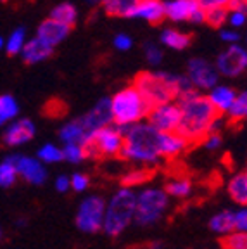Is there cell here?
<instances>
[{
  "label": "cell",
  "mask_w": 247,
  "mask_h": 249,
  "mask_svg": "<svg viewBox=\"0 0 247 249\" xmlns=\"http://www.w3.org/2000/svg\"><path fill=\"white\" fill-rule=\"evenodd\" d=\"M180 106V121L176 132L182 133L189 144H201V140L211 132L212 121L220 116L209 99L199 90L192 89L176 99Z\"/></svg>",
  "instance_id": "cell-1"
},
{
  "label": "cell",
  "mask_w": 247,
  "mask_h": 249,
  "mask_svg": "<svg viewBox=\"0 0 247 249\" xmlns=\"http://www.w3.org/2000/svg\"><path fill=\"white\" fill-rule=\"evenodd\" d=\"M159 135L161 132H158L145 120L131 124L123 133L120 158L140 166H158L162 161L159 154Z\"/></svg>",
  "instance_id": "cell-2"
},
{
  "label": "cell",
  "mask_w": 247,
  "mask_h": 249,
  "mask_svg": "<svg viewBox=\"0 0 247 249\" xmlns=\"http://www.w3.org/2000/svg\"><path fill=\"white\" fill-rule=\"evenodd\" d=\"M131 85L142 93L149 106L176 101L182 93L194 89L187 74L170 71H140Z\"/></svg>",
  "instance_id": "cell-3"
},
{
  "label": "cell",
  "mask_w": 247,
  "mask_h": 249,
  "mask_svg": "<svg viewBox=\"0 0 247 249\" xmlns=\"http://www.w3.org/2000/svg\"><path fill=\"white\" fill-rule=\"evenodd\" d=\"M135 216V189L121 185L109 201H106L102 232L109 237H120L133 223Z\"/></svg>",
  "instance_id": "cell-4"
},
{
  "label": "cell",
  "mask_w": 247,
  "mask_h": 249,
  "mask_svg": "<svg viewBox=\"0 0 247 249\" xmlns=\"http://www.w3.org/2000/svg\"><path fill=\"white\" fill-rule=\"evenodd\" d=\"M109 107H111L112 123L126 130L131 124L145 120L151 106L135 87L128 85L109 97Z\"/></svg>",
  "instance_id": "cell-5"
},
{
  "label": "cell",
  "mask_w": 247,
  "mask_h": 249,
  "mask_svg": "<svg viewBox=\"0 0 247 249\" xmlns=\"http://www.w3.org/2000/svg\"><path fill=\"white\" fill-rule=\"evenodd\" d=\"M170 196L162 187H142L135 191V216L133 223L140 227H151L166 214L170 208Z\"/></svg>",
  "instance_id": "cell-6"
},
{
  "label": "cell",
  "mask_w": 247,
  "mask_h": 249,
  "mask_svg": "<svg viewBox=\"0 0 247 249\" xmlns=\"http://www.w3.org/2000/svg\"><path fill=\"white\" fill-rule=\"evenodd\" d=\"M124 130L114 123H109L99 130L88 133L81 145L85 149L87 160H102V158H120L123 145Z\"/></svg>",
  "instance_id": "cell-7"
},
{
  "label": "cell",
  "mask_w": 247,
  "mask_h": 249,
  "mask_svg": "<svg viewBox=\"0 0 247 249\" xmlns=\"http://www.w3.org/2000/svg\"><path fill=\"white\" fill-rule=\"evenodd\" d=\"M104 210H106V199L99 194L87 196L80 202L76 210V222L78 230L83 233H97L102 230V222H104Z\"/></svg>",
  "instance_id": "cell-8"
},
{
  "label": "cell",
  "mask_w": 247,
  "mask_h": 249,
  "mask_svg": "<svg viewBox=\"0 0 247 249\" xmlns=\"http://www.w3.org/2000/svg\"><path fill=\"white\" fill-rule=\"evenodd\" d=\"M164 18L173 23H204V9L197 0H162Z\"/></svg>",
  "instance_id": "cell-9"
},
{
  "label": "cell",
  "mask_w": 247,
  "mask_h": 249,
  "mask_svg": "<svg viewBox=\"0 0 247 249\" xmlns=\"http://www.w3.org/2000/svg\"><path fill=\"white\" fill-rule=\"evenodd\" d=\"M218 74L225 78H237L247 68V51L239 43H230L214 61Z\"/></svg>",
  "instance_id": "cell-10"
},
{
  "label": "cell",
  "mask_w": 247,
  "mask_h": 249,
  "mask_svg": "<svg viewBox=\"0 0 247 249\" xmlns=\"http://www.w3.org/2000/svg\"><path fill=\"white\" fill-rule=\"evenodd\" d=\"M145 121L158 132H175L180 121V106L176 101L151 106Z\"/></svg>",
  "instance_id": "cell-11"
},
{
  "label": "cell",
  "mask_w": 247,
  "mask_h": 249,
  "mask_svg": "<svg viewBox=\"0 0 247 249\" xmlns=\"http://www.w3.org/2000/svg\"><path fill=\"white\" fill-rule=\"evenodd\" d=\"M187 78L195 90H209L220 80L214 64L202 57H192L187 62Z\"/></svg>",
  "instance_id": "cell-12"
},
{
  "label": "cell",
  "mask_w": 247,
  "mask_h": 249,
  "mask_svg": "<svg viewBox=\"0 0 247 249\" xmlns=\"http://www.w3.org/2000/svg\"><path fill=\"white\" fill-rule=\"evenodd\" d=\"M36 135V126L30 118H16L4 126L2 142L7 147H19L28 144Z\"/></svg>",
  "instance_id": "cell-13"
},
{
  "label": "cell",
  "mask_w": 247,
  "mask_h": 249,
  "mask_svg": "<svg viewBox=\"0 0 247 249\" xmlns=\"http://www.w3.org/2000/svg\"><path fill=\"white\" fill-rule=\"evenodd\" d=\"M11 156L19 178H23L24 182L31 183V185H42V183L47 182V168L36 156L35 158L24 154H11Z\"/></svg>",
  "instance_id": "cell-14"
},
{
  "label": "cell",
  "mask_w": 247,
  "mask_h": 249,
  "mask_svg": "<svg viewBox=\"0 0 247 249\" xmlns=\"http://www.w3.org/2000/svg\"><path fill=\"white\" fill-rule=\"evenodd\" d=\"M189 147V140L182 133H178L176 130L175 132H161V135H159V154H161L162 161L176 160Z\"/></svg>",
  "instance_id": "cell-15"
},
{
  "label": "cell",
  "mask_w": 247,
  "mask_h": 249,
  "mask_svg": "<svg viewBox=\"0 0 247 249\" xmlns=\"http://www.w3.org/2000/svg\"><path fill=\"white\" fill-rule=\"evenodd\" d=\"M81 124L85 126L87 133H92L93 130H99L106 124L112 123L111 107H109V97H104L97 102L92 109H88L83 116H80Z\"/></svg>",
  "instance_id": "cell-16"
},
{
  "label": "cell",
  "mask_w": 247,
  "mask_h": 249,
  "mask_svg": "<svg viewBox=\"0 0 247 249\" xmlns=\"http://www.w3.org/2000/svg\"><path fill=\"white\" fill-rule=\"evenodd\" d=\"M130 19H142L147 21L149 24H161L164 18V5L162 0H139L135 7L131 9Z\"/></svg>",
  "instance_id": "cell-17"
},
{
  "label": "cell",
  "mask_w": 247,
  "mask_h": 249,
  "mask_svg": "<svg viewBox=\"0 0 247 249\" xmlns=\"http://www.w3.org/2000/svg\"><path fill=\"white\" fill-rule=\"evenodd\" d=\"M55 47L49 45L47 42H43L42 38L38 36H33V38L26 40L21 49L19 55L26 64H40V62L47 61V59L51 57L54 54Z\"/></svg>",
  "instance_id": "cell-18"
},
{
  "label": "cell",
  "mask_w": 247,
  "mask_h": 249,
  "mask_svg": "<svg viewBox=\"0 0 247 249\" xmlns=\"http://www.w3.org/2000/svg\"><path fill=\"white\" fill-rule=\"evenodd\" d=\"M71 30H73V28L66 26V24L59 23V21L52 19V18H47V19H43L42 23L38 24V28H36V36L42 38L43 42H47L49 45L57 47L59 43H62L70 36Z\"/></svg>",
  "instance_id": "cell-19"
},
{
  "label": "cell",
  "mask_w": 247,
  "mask_h": 249,
  "mask_svg": "<svg viewBox=\"0 0 247 249\" xmlns=\"http://www.w3.org/2000/svg\"><path fill=\"white\" fill-rule=\"evenodd\" d=\"M237 95V90L232 89V87L228 85H220L216 83L214 87L208 90V95L206 97L209 99V102L212 104V107L216 109L220 114H225L227 113V109L230 107V104L233 102Z\"/></svg>",
  "instance_id": "cell-20"
},
{
  "label": "cell",
  "mask_w": 247,
  "mask_h": 249,
  "mask_svg": "<svg viewBox=\"0 0 247 249\" xmlns=\"http://www.w3.org/2000/svg\"><path fill=\"white\" fill-rule=\"evenodd\" d=\"M159 43L171 51H185L192 43V35L178 28H164L159 35Z\"/></svg>",
  "instance_id": "cell-21"
},
{
  "label": "cell",
  "mask_w": 247,
  "mask_h": 249,
  "mask_svg": "<svg viewBox=\"0 0 247 249\" xmlns=\"http://www.w3.org/2000/svg\"><path fill=\"white\" fill-rule=\"evenodd\" d=\"M227 192L232 197L233 202H237L239 206H246L247 204V173L246 171H239L235 175L228 178L227 183Z\"/></svg>",
  "instance_id": "cell-22"
},
{
  "label": "cell",
  "mask_w": 247,
  "mask_h": 249,
  "mask_svg": "<svg viewBox=\"0 0 247 249\" xmlns=\"http://www.w3.org/2000/svg\"><path fill=\"white\" fill-rule=\"evenodd\" d=\"M87 137H88V133H87L85 126L81 124L80 118H74V120L64 123L59 130V139H61L62 144H70V142L81 144Z\"/></svg>",
  "instance_id": "cell-23"
},
{
  "label": "cell",
  "mask_w": 247,
  "mask_h": 249,
  "mask_svg": "<svg viewBox=\"0 0 247 249\" xmlns=\"http://www.w3.org/2000/svg\"><path fill=\"white\" fill-rule=\"evenodd\" d=\"M162 189L173 199H187L192 194L194 185L192 180L187 178V177H173V178L166 180V185L162 187Z\"/></svg>",
  "instance_id": "cell-24"
},
{
  "label": "cell",
  "mask_w": 247,
  "mask_h": 249,
  "mask_svg": "<svg viewBox=\"0 0 247 249\" xmlns=\"http://www.w3.org/2000/svg\"><path fill=\"white\" fill-rule=\"evenodd\" d=\"M225 121H230L232 124H239L246 120L247 116V92L242 90V92H237L235 99L230 104V107L227 109V113L223 114Z\"/></svg>",
  "instance_id": "cell-25"
},
{
  "label": "cell",
  "mask_w": 247,
  "mask_h": 249,
  "mask_svg": "<svg viewBox=\"0 0 247 249\" xmlns=\"http://www.w3.org/2000/svg\"><path fill=\"white\" fill-rule=\"evenodd\" d=\"M209 230L214 232L216 235L223 237L227 233H230L233 229V211L232 210H223V211H218L216 214H212L209 218Z\"/></svg>",
  "instance_id": "cell-26"
},
{
  "label": "cell",
  "mask_w": 247,
  "mask_h": 249,
  "mask_svg": "<svg viewBox=\"0 0 247 249\" xmlns=\"http://www.w3.org/2000/svg\"><path fill=\"white\" fill-rule=\"evenodd\" d=\"M78 16L80 14H78L76 5L71 4V2H61V4H57L55 7H52L49 18H52V19L66 24V26L73 28L74 24L78 23Z\"/></svg>",
  "instance_id": "cell-27"
},
{
  "label": "cell",
  "mask_w": 247,
  "mask_h": 249,
  "mask_svg": "<svg viewBox=\"0 0 247 249\" xmlns=\"http://www.w3.org/2000/svg\"><path fill=\"white\" fill-rule=\"evenodd\" d=\"M152 178V168L140 166V168H131V170L124 171L121 177V185L130 187V189H137V187L145 185L149 180Z\"/></svg>",
  "instance_id": "cell-28"
},
{
  "label": "cell",
  "mask_w": 247,
  "mask_h": 249,
  "mask_svg": "<svg viewBox=\"0 0 247 249\" xmlns=\"http://www.w3.org/2000/svg\"><path fill=\"white\" fill-rule=\"evenodd\" d=\"M139 0H101V7L111 18H128Z\"/></svg>",
  "instance_id": "cell-29"
},
{
  "label": "cell",
  "mask_w": 247,
  "mask_h": 249,
  "mask_svg": "<svg viewBox=\"0 0 247 249\" xmlns=\"http://www.w3.org/2000/svg\"><path fill=\"white\" fill-rule=\"evenodd\" d=\"M18 116H19V102L11 93H2L0 95V128H4L5 124Z\"/></svg>",
  "instance_id": "cell-30"
},
{
  "label": "cell",
  "mask_w": 247,
  "mask_h": 249,
  "mask_svg": "<svg viewBox=\"0 0 247 249\" xmlns=\"http://www.w3.org/2000/svg\"><path fill=\"white\" fill-rule=\"evenodd\" d=\"M36 158L42 161L43 164H57L62 160V147L52 144V142H47V144L40 145L38 151H36Z\"/></svg>",
  "instance_id": "cell-31"
},
{
  "label": "cell",
  "mask_w": 247,
  "mask_h": 249,
  "mask_svg": "<svg viewBox=\"0 0 247 249\" xmlns=\"http://www.w3.org/2000/svg\"><path fill=\"white\" fill-rule=\"evenodd\" d=\"M18 171H16L14 161H12V156L9 154L7 158H4V161H0V187L9 189L18 182Z\"/></svg>",
  "instance_id": "cell-32"
},
{
  "label": "cell",
  "mask_w": 247,
  "mask_h": 249,
  "mask_svg": "<svg viewBox=\"0 0 247 249\" xmlns=\"http://www.w3.org/2000/svg\"><path fill=\"white\" fill-rule=\"evenodd\" d=\"M26 40H28L26 30H24V28H16V30H12L11 35L5 38L4 51L7 52L9 55H19L21 49H23Z\"/></svg>",
  "instance_id": "cell-33"
},
{
  "label": "cell",
  "mask_w": 247,
  "mask_h": 249,
  "mask_svg": "<svg viewBox=\"0 0 247 249\" xmlns=\"http://www.w3.org/2000/svg\"><path fill=\"white\" fill-rule=\"evenodd\" d=\"M228 9L227 7H212L204 11V24L211 26L212 30H221L227 24Z\"/></svg>",
  "instance_id": "cell-34"
},
{
  "label": "cell",
  "mask_w": 247,
  "mask_h": 249,
  "mask_svg": "<svg viewBox=\"0 0 247 249\" xmlns=\"http://www.w3.org/2000/svg\"><path fill=\"white\" fill-rule=\"evenodd\" d=\"M62 160L71 164H80L87 160L85 149L78 142H70V144L62 145Z\"/></svg>",
  "instance_id": "cell-35"
},
{
  "label": "cell",
  "mask_w": 247,
  "mask_h": 249,
  "mask_svg": "<svg viewBox=\"0 0 247 249\" xmlns=\"http://www.w3.org/2000/svg\"><path fill=\"white\" fill-rule=\"evenodd\" d=\"M221 249H247V233L232 230L221 237Z\"/></svg>",
  "instance_id": "cell-36"
},
{
  "label": "cell",
  "mask_w": 247,
  "mask_h": 249,
  "mask_svg": "<svg viewBox=\"0 0 247 249\" xmlns=\"http://www.w3.org/2000/svg\"><path fill=\"white\" fill-rule=\"evenodd\" d=\"M143 55H145L147 62H149L151 66H159L162 62V49L159 47V43H154V42L143 43Z\"/></svg>",
  "instance_id": "cell-37"
},
{
  "label": "cell",
  "mask_w": 247,
  "mask_h": 249,
  "mask_svg": "<svg viewBox=\"0 0 247 249\" xmlns=\"http://www.w3.org/2000/svg\"><path fill=\"white\" fill-rule=\"evenodd\" d=\"M70 183H71V191L81 194V192H85L90 187V177L87 175V173L76 171V173H73V175L70 177Z\"/></svg>",
  "instance_id": "cell-38"
},
{
  "label": "cell",
  "mask_w": 247,
  "mask_h": 249,
  "mask_svg": "<svg viewBox=\"0 0 247 249\" xmlns=\"http://www.w3.org/2000/svg\"><path fill=\"white\" fill-rule=\"evenodd\" d=\"M201 144L204 145L208 151H218L223 144V137L220 132H209L204 139L201 140Z\"/></svg>",
  "instance_id": "cell-39"
},
{
  "label": "cell",
  "mask_w": 247,
  "mask_h": 249,
  "mask_svg": "<svg viewBox=\"0 0 247 249\" xmlns=\"http://www.w3.org/2000/svg\"><path fill=\"white\" fill-rule=\"evenodd\" d=\"M112 47L120 52H126L133 47V38L126 33H118L114 38H112Z\"/></svg>",
  "instance_id": "cell-40"
},
{
  "label": "cell",
  "mask_w": 247,
  "mask_h": 249,
  "mask_svg": "<svg viewBox=\"0 0 247 249\" xmlns=\"http://www.w3.org/2000/svg\"><path fill=\"white\" fill-rule=\"evenodd\" d=\"M247 21V12L246 11H228L227 24H230V28H242Z\"/></svg>",
  "instance_id": "cell-41"
},
{
  "label": "cell",
  "mask_w": 247,
  "mask_h": 249,
  "mask_svg": "<svg viewBox=\"0 0 247 249\" xmlns=\"http://www.w3.org/2000/svg\"><path fill=\"white\" fill-rule=\"evenodd\" d=\"M233 229L239 232L247 230V210L246 206H240L239 210L233 211Z\"/></svg>",
  "instance_id": "cell-42"
},
{
  "label": "cell",
  "mask_w": 247,
  "mask_h": 249,
  "mask_svg": "<svg viewBox=\"0 0 247 249\" xmlns=\"http://www.w3.org/2000/svg\"><path fill=\"white\" fill-rule=\"evenodd\" d=\"M220 38L223 40L225 43H239L240 42V33L235 30V28H221L220 30Z\"/></svg>",
  "instance_id": "cell-43"
},
{
  "label": "cell",
  "mask_w": 247,
  "mask_h": 249,
  "mask_svg": "<svg viewBox=\"0 0 247 249\" xmlns=\"http://www.w3.org/2000/svg\"><path fill=\"white\" fill-rule=\"evenodd\" d=\"M54 187H55V191H57L59 194H68V192L71 191L70 177H68V175H59L57 178H55V182H54Z\"/></svg>",
  "instance_id": "cell-44"
},
{
  "label": "cell",
  "mask_w": 247,
  "mask_h": 249,
  "mask_svg": "<svg viewBox=\"0 0 247 249\" xmlns=\"http://www.w3.org/2000/svg\"><path fill=\"white\" fill-rule=\"evenodd\" d=\"M197 2L206 11V9H212V7H227L228 0H197Z\"/></svg>",
  "instance_id": "cell-45"
},
{
  "label": "cell",
  "mask_w": 247,
  "mask_h": 249,
  "mask_svg": "<svg viewBox=\"0 0 247 249\" xmlns=\"http://www.w3.org/2000/svg\"><path fill=\"white\" fill-rule=\"evenodd\" d=\"M228 11H247V0H228Z\"/></svg>",
  "instance_id": "cell-46"
},
{
  "label": "cell",
  "mask_w": 247,
  "mask_h": 249,
  "mask_svg": "<svg viewBox=\"0 0 247 249\" xmlns=\"http://www.w3.org/2000/svg\"><path fill=\"white\" fill-rule=\"evenodd\" d=\"M149 249H164V244H162L161 241L151 242V246H149Z\"/></svg>",
  "instance_id": "cell-47"
},
{
  "label": "cell",
  "mask_w": 247,
  "mask_h": 249,
  "mask_svg": "<svg viewBox=\"0 0 247 249\" xmlns=\"http://www.w3.org/2000/svg\"><path fill=\"white\" fill-rule=\"evenodd\" d=\"M26 225V220L24 218H19V220H16V227H24Z\"/></svg>",
  "instance_id": "cell-48"
},
{
  "label": "cell",
  "mask_w": 247,
  "mask_h": 249,
  "mask_svg": "<svg viewBox=\"0 0 247 249\" xmlns=\"http://www.w3.org/2000/svg\"><path fill=\"white\" fill-rule=\"evenodd\" d=\"M88 4H92V5H97V4H101V0H87Z\"/></svg>",
  "instance_id": "cell-49"
},
{
  "label": "cell",
  "mask_w": 247,
  "mask_h": 249,
  "mask_svg": "<svg viewBox=\"0 0 247 249\" xmlns=\"http://www.w3.org/2000/svg\"><path fill=\"white\" fill-rule=\"evenodd\" d=\"M4 43H5L4 36H0V51H2V49H4Z\"/></svg>",
  "instance_id": "cell-50"
},
{
  "label": "cell",
  "mask_w": 247,
  "mask_h": 249,
  "mask_svg": "<svg viewBox=\"0 0 247 249\" xmlns=\"http://www.w3.org/2000/svg\"><path fill=\"white\" fill-rule=\"evenodd\" d=\"M2 239H4V230H2V227H0V242H2Z\"/></svg>",
  "instance_id": "cell-51"
},
{
  "label": "cell",
  "mask_w": 247,
  "mask_h": 249,
  "mask_svg": "<svg viewBox=\"0 0 247 249\" xmlns=\"http://www.w3.org/2000/svg\"><path fill=\"white\" fill-rule=\"evenodd\" d=\"M2 2H9V0H2Z\"/></svg>",
  "instance_id": "cell-52"
}]
</instances>
